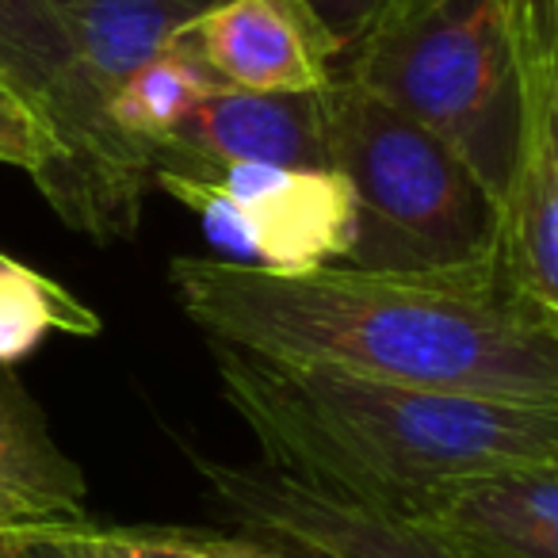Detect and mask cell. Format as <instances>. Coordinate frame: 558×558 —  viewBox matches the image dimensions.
Instances as JSON below:
<instances>
[{"mask_svg": "<svg viewBox=\"0 0 558 558\" xmlns=\"http://www.w3.org/2000/svg\"><path fill=\"white\" fill-rule=\"evenodd\" d=\"M218 4L226 0H62V12L88 88L108 108L134 70L192 32Z\"/></svg>", "mask_w": 558, "mask_h": 558, "instance_id": "obj_13", "label": "cell"}, {"mask_svg": "<svg viewBox=\"0 0 558 558\" xmlns=\"http://www.w3.org/2000/svg\"><path fill=\"white\" fill-rule=\"evenodd\" d=\"M20 268V260H12L9 253H0V276H9V271H16Z\"/></svg>", "mask_w": 558, "mask_h": 558, "instance_id": "obj_24", "label": "cell"}, {"mask_svg": "<svg viewBox=\"0 0 558 558\" xmlns=\"http://www.w3.org/2000/svg\"><path fill=\"white\" fill-rule=\"evenodd\" d=\"M218 379L271 471L398 517L463 474L558 463V405L271 364L222 344Z\"/></svg>", "mask_w": 558, "mask_h": 558, "instance_id": "obj_2", "label": "cell"}, {"mask_svg": "<svg viewBox=\"0 0 558 558\" xmlns=\"http://www.w3.org/2000/svg\"><path fill=\"white\" fill-rule=\"evenodd\" d=\"M85 474L58 448L39 402L0 367V532L85 517Z\"/></svg>", "mask_w": 558, "mask_h": 558, "instance_id": "obj_12", "label": "cell"}, {"mask_svg": "<svg viewBox=\"0 0 558 558\" xmlns=\"http://www.w3.org/2000/svg\"><path fill=\"white\" fill-rule=\"evenodd\" d=\"M494 253L520 299L558 314V65L532 77L524 142L497 203Z\"/></svg>", "mask_w": 558, "mask_h": 558, "instance_id": "obj_11", "label": "cell"}, {"mask_svg": "<svg viewBox=\"0 0 558 558\" xmlns=\"http://www.w3.org/2000/svg\"><path fill=\"white\" fill-rule=\"evenodd\" d=\"M410 520L459 558H558V463L451 478Z\"/></svg>", "mask_w": 558, "mask_h": 558, "instance_id": "obj_9", "label": "cell"}, {"mask_svg": "<svg viewBox=\"0 0 558 558\" xmlns=\"http://www.w3.org/2000/svg\"><path fill=\"white\" fill-rule=\"evenodd\" d=\"M329 169L349 184L352 268L440 271L494 256L497 199L440 138L337 73L322 93Z\"/></svg>", "mask_w": 558, "mask_h": 558, "instance_id": "obj_4", "label": "cell"}, {"mask_svg": "<svg viewBox=\"0 0 558 558\" xmlns=\"http://www.w3.org/2000/svg\"><path fill=\"white\" fill-rule=\"evenodd\" d=\"M215 85H222V81L203 62L199 47H195V35L184 32L172 47H165L161 54L149 58L142 70H134L123 81V88L111 96L108 116L116 123V131L149 165V149L169 138L172 126Z\"/></svg>", "mask_w": 558, "mask_h": 558, "instance_id": "obj_14", "label": "cell"}, {"mask_svg": "<svg viewBox=\"0 0 558 558\" xmlns=\"http://www.w3.org/2000/svg\"><path fill=\"white\" fill-rule=\"evenodd\" d=\"M222 85L248 93H326L341 47L306 0H226L192 27Z\"/></svg>", "mask_w": 558, "mask_h": 558, "instance_id": "obj_8", "label": "cell"}, {"mask_svg": "<svg viewBox=\"0 0 558 558\" xmlns=\"http://www.w3.org/2000/svg\"><path fill=\"white\" fill-rule=\"evenodd\" d=\"M0 165L24 169L39 184L43 199L54 207V215L62 210L65 199L62 154H58L47 126L27 111V104L4 81H0Z\"/></svg>", "mask_w": 558, "mask_h": 558, "instance_id": "obj_17", "label": "cell"}, {"mask_svg": "<svg viewBox=\"0 0 558 558\" xmlns=\"http://www.w3.org/2000/svg\"><path fill=\"white\" fill-rule=\"evenodd\" d=\"M0 81L62 154L65 199L58 218L93 241L131 238L149 165L88 88L62 0H0Z\"/></svg>", "mask_w": 558, "mask_h": 558, "instance_id": "obj_5", "label": "cell"}, {"mask_svg": "<svg viewBox=\"0 0 558 558\" xmlns=\"http://www.w3.org/2000/svg\"><path fill=\"white\" fill-rule=\"evenodd\" d=\"M505 9H509L512 24L520 32V43H524V54H527V0H501Z\"/></svg>", "mask_w": 558, "mask_h": 558, "instance_id": "obj_22", "label": "cell"}, {"mask_svg": "<svg viewBox=\"0 0 558 558\" xmlns=\"http://www.w3.org/2000/svg\"><path fill=\"white\" fill-rule=\"evenodd\" d=\"M0 558H16V535L0 532Z\"/></svg>", "mask_w": 558, "mask_h": 558, "instance_id": "obj_23", "label": "cell"}, {"mask_svg": "<svg viewBox=\"0 0 558 558\" xmlns=\"http://www.w3.org/2000/svg\"><path fill=\"white\" fill-rule=\"evenodd\" d=\"M169 283L222 349L398 387L558 405V314L520 299L497 253L440 271H264L177 256Z\"/></svg>", "mask_w": 558, "mask_h": 558, "instance_id": "obj_1", "label": "cell"}, {"mask_svg": "<svg viewBox=\"0 0 558 558\" xmlns=\"http://www.w3.org/2000/svg\"><path fill=\"white\" fill-rule=\"evenodd\" d=\"M314 9V16L326 24V32L337 39L341 54L395 4V0H306Z\"/></svg>", "mask_w": 558, "mask_h": 558, "instance_id": "obj_18", "label": "cell"}, {"mask_svg": "<svg viewBox=\"0 0 558 558\" xmlns=\"http://www.w3.org/2000/svg\"><path fill=\"white\" fill-rule=\"evenodd\" d=\"M12 535H16V558H70L50 539H43L35 527H24V532H12Z\"/></svg>", "mask_w": 558, "mask_h": 558, "instance_id": "obj_21", "label": "cell"}, {"mask_svg": "<svg viewBox=\"0 0 558 558\" xmlns=\"http://www.w3.org/2000/svg\"><path fill=\"white\" fill-rule=\"evenodd\" d=\"M539 70L501 0H395L337 73L440 138L501 203Z\"/></svg>", "mask_w": 558, "mask_h": 558, "instance_id": "obj_3", "label": "cell"}, {"mask_svg": "<svg viewBox=\"0 0 558 558\" xmlns=\"http://www.w3.org/2000/svg\"><path fill=\"white\" fill-rule=\"evenodd\" d=\"M207 558H291L276 547H264L253 539H233V535H203Z\"/></svg>", "mask_w": 558, "mask_h": 558, "instance_id": "obj_20", "label": "cell"}, {"mask_svg": "<svg viewBox=\"0 0 558 558\" xmlns=\"http://www.w3.org/2000/svg\"><path fill=\"white\" fill-rule=\"evenodd\" d=\"M50 329H62L70 337H96L104 322L62 283L27 264L0 276V367L20 364L27 352L39 349Z\"/></svg>", "mask_w": 558, "mask_h": 558, "instance_id": "obj_15", "label": "cell"}, {"mask_svg": "<svg viewBox=\"0 0 558 558\" xmlns=\"http://www.w3.org/2000/svg\"><path fill=\"white\" fill-rule=\"evenodd\" d=\"M215 497L248 527L314 558H459L417 520L349 501L283 471H241L199 459Z\"/></svg>", "mask_w": 558, "mask_h": 558, "instance_id": "obj_7", "label": "cell"}, {"mask_svg": "<svg viewBox=\"0 0 558 558\" xmlns=\"http://www.w3.org/2000/svg\"><path fill=\"white\" fill-rule=\"evenodd\" d=\"M70 558H207L203 535L187 532H146V527H104L85 517L35 524Z\"/></svg>", "mask_w": 558, "mask_h": 558, "instance_id": "obj_16", "label": "cell"}, {"mask_svg": "<svg viewBox=\"0 0 558 558\" xmlns=\"http://www.w3.org/2000/svg\"><path fill=\"white\" fill-rule=\"evenodd\" d=\"M149 184L199 218L218 260L264 271L349 260L356 210L333 169L207 165L184 154H154Z\"/></svg>", "mask_w": 558, "mask_h": 558, "instance_id": "obj_6", "label": "cell"}, {"mask_svg": "<svg viewBox=\"0 0 558 558\" xmlns=\"http://www.w3.org/2000/svg\"><path fill=\"white\" fill-rule=\"evenodd\" d=\"M154 154H184L207 165L329 169L322 93H248L215 85Z\"/></svg>", "mask_w": 558, "mask_h": 558, "instance_id": "obj_10", "label": "cell"}, {"mask_svg": "<svg viewBox=\"0 0 558 558\" xmlns=\"http://www.w3.org/2000/svg\"><path fill=\"white\" fill-rule=\"evenodd\" d=\"M558 62V0H527V65Z\"/></svg>", "mask_w": 558, "mask_h": 558, "instance_id": "obj_19", "label": "cell"}]
</instances>
